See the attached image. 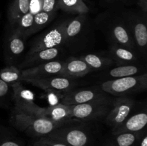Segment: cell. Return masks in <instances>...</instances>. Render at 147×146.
Listing matches in <instances>:
<instances>
[{
	"instance_id": "obj_1",
	"label": "cell",
	"mask_w": 147,
	"mask_h": 146,
	"mask_svg": "<svg viewBox=\"0 0 147 146\" xmlns=\"http://www.w3.org/2000/svg\"><path fill=\"white\" fill-rule=\"evenodd\" d=\"M96 24L111 44H119L136 51L123 11L109 10L104 11L96 19Z\"/></svg>"
},
{
	"instance_id": "obj_2",
	"label": "cell",
	"mask_w": 147,
	"mask_h": 146,
	"mask_svg": "<svg viewBox=\"0 0 147 146\" xmlns=\"http://www.w3.org/2000/svg\"><path fill=\"white\" fill-rule=\"evenodd\" d=\"M76 119L64 122H55L46 117L26 114L13 109L10 115V123L15 128L31 137L39 138L47 136L56 129L63 126L73 124Z\"/></svg>"
},
{
	"instance_id": "obj_3",
	"label": "cell",
	"mask_w": 147,
	"mask_h": 146,
	"mask_svg": "<svg viewBox=\"0 0 147 146\" xmlns=\"http://www.w3.org/2000/svg\"><path fill=\"white\" fill-rule=\"evenodd\" d=\"M102 90L116 97H128L142 92L147 89V73L139 75L106 80L100 84Z\"/></svg>"
},
{
	"instance_id": "obj_4",
	"label": "cell",
	"mask_w": 147,
	"mask_h": 146,
	"mask_svg": "<svg viewBox=\"0 0 147 146\" xmlns=\"http://www.w3.org/2000/svg\"><path fill=\"white\" fill-rule=\"evenodd\" d=\"M90 26L87 15L78 14L65 20L63 45L71 50H77L88 40Z\"/></svg>"
},
{
	"instance_id": "obj_5",
	"label": "cell",
	"mask_w": 147,
	"mask_h": 146,
	"mask_svg": "<svg viewBox=\"0 0 147 146\" xmlns=\"http://www.w3.org/2000/svg\"><path fill=\"white\" fill-rule=\"evenodd\" d=\"M123 15L127 21L133 37L136 52L141 57L146 59L147 47L146 14L142 11L123 10Z\"/></svg>"
},
{
	"instance_id": "obj_6",
	"label": "cell",
	"mask_w": 147,
	"mask_h": 146,
	"mask_svg": "<svg viewBox=\"0 0 147 146\" xmlns=\"http://www.w3.org/2000/svg\"><path fill=\"white\" fill-rule=\"evenodd\" d=\"M112 104L113 100L109 97L104 100L70 106L73 118L87 122L106 117L111 109Z\"/></svg>"
},
{
	"instance_id": "obj_7",
	"label": "cell",
	"mask_w": 147,
	"mask_h": 146,
	"mask_svg": "<svg viewBox=\"0 0 147 146\" xmlns=\"http://www.w3.org/2000/svg\"><path fill=\"white\" fill-rule=\"evenodd\" d=\"M46 137L67 146H88L90 143L88 131L82 126L74 124L59 127Z\"/></svg>"
},
{
	"instance_id": "obj_8",
	"label": "cell",
	"mask_w": 147,
	"mask_h": 146,
	"mask_svg": "<svg viewBox=\"0 0 147 146\" xmlns=\"http://www.w3.org/2000/svg\"><path fill=\"white\" fill-rule=\"evenodd\" d=\"M10 85L13 92L14 108L26 114L42 117L45 107H40L34 102V95L32 92L26 89L21 84V82L13 83Z\"/></svg>"
},
{
	"instance_id": "obj_9",
	"label": "cell",
	"mask_w": 147,
	"mask_h": 146,
	"mask_svg": "<svg viewBox=\"0 0 147 146\" xmlns=\"http://www.w3.org/2000/svg\"><path fill=\"white\" fill-rule=\"evenodd\" d=\"M108 93L102 90L100 85L70 90L63 95L61 104L65 105H74L83 104L96 100L109 98Z\"/></svg>"
},
{
	"instance_id": "obj_10",
	"label": "cell",
	"mask_w": 147,
	"mask_h": 146,
	"mask_svg": "<svg viewBox=\"0 0 147 146\" xmlns=\"http://www.w3.org/2000/svg\"><path fill=\"white\" fill-rule=\"evenodd\" d=\"M65 24V20H63L53 28L47 30L46 32L36 37L31 42L30 50L27 54H30L40 50L61 47L63 45Z\"/></svg>"
},
{
	"instance_id": "obj_11",
	"label": "cell",
	"mask_w": 147,
	"mask_h": 146,
	"mask_svg": "<svg viewBox=\"0 0 147 146\" xmlns=\"http://www.w3.org/2000/svg\"><path fill=\"white\" fill-rule=\"evenodd\" d=\"M136 101L129 97H116L113 100L112 107L105 117V123L112 129L121 124L134 108Z\"/></svg>"
},
{
	"instance_id": "obj_12",
	"label": "cell",
	"mask_w": 147,
	"mask_h": 146,
	"mask_svg": "<svg viewBox=\"0 0 147 146\" xmlns=\"http://www.w3.org/2000/svg\"><path fill=\"white\" fill-rule=\"evenodd\" d=\"M22 81L30 83L45 91L65 92L73 90L78 85L76 80L66 78L61 76H50L40 79H24Z\"/></svg>"
},
{
	"instance_id": "obj_13",
	"label": "cell",
	"mask_w": 147,
	"mask_h": 146,
	"mask_svg": "<svg viewBox=\"0 0 147 146\" xmlns=\"http://www.w3.org/2000/svg\"><path fill=\"white\" fill-rule=\"evenodd\" d=\"M24 41L21 36L12 29L7 34L4 44V56L8 65H14L23 54L25 49Z\"/></svg>"
},
{
	"instance_id": "obj_14",
	"label": "cell",
	"mask_w": 147,
	"mask_h": 146,
	"mask_svg": "<svg viewBox=\"0 0 147 146\" xmlns=\"http://www.w3.org/2000/svg\"><path fill=\"white\" fill-rule=\"evenodd\" d=\"M63 65V61L53 60L35 67L22 70V81L24 79H40L50 76H59Z\"/></svg>"
},
{
	"instance_id": "obj_15",
	"label": "cell",
	"mask_w": 147,
	"mask_h": 146,
	"mask_svg": "<svg viewBox=\"0 0 147 146\" xmlns=\"http://www.w3.org/2000/svg\"><path fill=\"white\" fill-rule=\"evenodd\" d=\"M61 50V47H57L40 50L30 54H27L24 60L17 65V67L22 70L55 60V59L59 57Z\"/></svg>"
},
{
	"instance_id": "obj_16",
	"label": "cell",
	"mask_w": 147,
	"mask_h": 146,
	"mask_svg": "<svg viewBox=\"0 0 147 146\" xmlns=\"http://www.w3.org/2000/svg\"><path fill=\"white\" fill-rule=\"evenodd\" d=\"M108 55L117 66L139 64L141 56L135 50H130L119 44H111Z\"/></svg>"
},
{
	"instance_id": "obj_17",
	"label": "cell",
	"mask_w": 147,
	"mask_h": 146,
	"mask_svg": "<svg viewBox=\"0 0 147 146\" xmlns=\"http://www.w3.org/2000/svg\"><path fill=\"white\" fill-rule=\"evenodd\" d=\"M147 114L146 111L139 112L133 115L129 116L121 124L112 129V135L126 133H137L146 129Z\"/></svg>"
},
{
	"instance_id": "obj_18",
	"label": "cell",
	"mask_w": 147,
	"mask_h": 146,
	"mask_svg": "<svg viewBox=\"0 0 147 146\" xmlns=\"http://www.w3.org/2000/svg\"><path fill=\"white\" fill-rule=\"evenodd\" d=\"M90 72H91V70L83 60L79 57H71L63 62V69L59 76L71 80H77Z\"/></svg>"
},
{
	"instance_id": "obj_19",
	"label": "cell",
	"mask_w": 147,
	"mask_h": 146,
	"mask_svg": "<svg viewBox=\"0 0 147 146\" xmlns=\"http://www.w3.org/2000/svg\"><path fill=\"white\" fill-rule=\"evenodd\" d=\"M79 58L88 66L91 72L106 70L115 64L113 60L109 55L86 54L80 56Z\"/></svg>"
},
{
	"instance_id": "obj_20",
	"label": "cell",
	"mask_w": 147,
	"mask_h": 146,
	"mask_svg": "<svg viewBox=\"0 0 147 146\" xmlns=\"http://www.w3.org/2000/svg\"><path fill=\"white\" fill-rule=\"evenodd\" d=\"M146 72L144 67L141 64L136 65H121L116 66L114 68L109 70L104 73V76L109 80L122 78L134 75H139Z\"/></svg>"
},
{
	"instance_id": "obj_21",
	"label": "cell",
	"mask_w": 147,
	"mask_h": 146,
	"mask_svg": "<svg viewBox=\"0 0 147 146\" xmlns=\"http://www.w3.org/2000/svg\"><path fill=\"white\" fill-rule=\"evenodd\" d=\"M42 117L55 122H64L74 119L72 117L70 106L65 105L61 103L45 107Z\"/></svg>"
},
{
	"instance_id": "obj_22",
	"label": "cell",
	"mask_w": 147,
	"mask_h": 146,
	"mask_svg": "<svg viewBox=\"0 0 147 146\" xmlns=\"http://www.w3.org/2000/svg\"><path fill=\"white\" fill-rule=\"evenodd\" d=\"M30 0H14L7 11V18L10 28L12 29L19 20L29 12Z\"/></svg>"
},
{
	"instance_id": "obj_23",
	"label": "cell",
	"mask_w": 147,
	"mask_h": 146,
	"mask_svg": "<svg viewBox=\"0 0 147 146\" xmlns=\"http://www.w3.org/2000/svg\"><path fill=\"white\" fill-rule=\"evenodd\" d=\"M144 130L137 133H121L112 135L106 142L104 146H134L136 144Z\"/></svg>"
},
{
	"instance_id": "obj_24",
	"label": "cell",
	"mask_w": 147,
	"mask_h": 146,
	"mask_svg": "<svg viewBox=\"0 0 147 146\" xmlns=\"http://www.w3.org/2000/svg\"><path fill=\"white\" fill-rule=\"evenodd\" d=\"M59 9L78 15L86 14L90 11L83 0H59Z\"/></svg>"
},
{
	"instance_id": "obj_25",
	"label": "cell",
	"mask_w": 147,
	"mask_h": 146,
	"mask_svg": "<svg viewBox=\"0 0 147 146\" xmlns=\"http://www.w3.org/2000/svg\"><path fill=\"white\" fill-rule=\"evenodd\" d=\"M56 12L49 13L41 11L34 15L32 25L28 34V37L43 29L55 17Z\"/></svg>"
},
{
	"instance_id": "obj_26",
	"label": "cell",
	"mask_w": 147,
	"mask_h": 146,
	"mask_svg": "<svg viewBox=\"0 0 147 146\" xmlns=\"http://www.w3.org/2000/svg\"><path fill=\"white\" fill-rule=\"evenodd\" d=\"M34 15L28 12L24 14L18 21L15 26L11 29L14 30L17 34L21 36L24 40L28 38V34L32 25Z\"/></svg>"
},
{
	"instance_id": "obj_27",
	"label": "cell",
	"mask_w": 147,
	"mask_h": 146,
	"mask_svg": "<svg viewBox=\"0 0 147 146\" xmlns=\"http://www.w3.org/2000/svg\"><path fill=\"white\" fill-rule=\"evenodd\" d=\"M0 79L9 84L21 82V70L14 65H8L0 70Z\"/></svg>"
},
{
	"instance_id": "obj_28",
	"label": "cell",
	"mask_w": 147,
	"mask_h": 146,
	"mask_svg": "<svg viewBox=\"0 0 147 146\" xmlns=\"http://www.w3.org/2000/svg\"><path fill=\"white\" fill-rule=\"evenodd\" d=\"M13 100V92L11 85L0 79V108H7Z\"/></svg>"
},
{
	"instance_id": "obj_29",
	"label": "cell",
	"mask_w": 147,
	"mask_h": 146,
	"mask_svg": "<svg viewBox=\"0 0 147 146\" xmlns=\"http://www.w3.org/2000/svg\"><path fill=\"white\" fill-rule=\"evenodd\" d=\"M31 146H67L60 142L55 141L49 137L44 136L37 138Z\"/></svg>"
},
{
	"instance_id": "obj_30",
	"label": "cell",
	"mask_w": 147,
	"mask_h": 146,
	"mask_svg": "<svg viewBox=\"0 0 147 146\" xmlns=\"http://www.w3.org/2000/svg\"><path fill=\"white\" fill-rule=\"evenodd\" d=\"M59 9V0H42V11L45 12H57Z\"/></svg>"
},
{
	"instance_id": "obj_31",
	"label": "cell",
	"mask_w": 147,
	"mask_h": 146,
	"mask_svg": "<svg viewBox=\"0 0 147 146\" xmlns=\"http://www.w3.org/2000/svg\"><path fill=\"white\" fill-rule=\"evenodd\" d=\"M0 146H24V145L22 142L13 139L9 135L0 140Z\"/></svg>"
},
{
	"instance_id": "obj_32",
	"label": "cell",
	"mask_w": 147,
	"mask_h": 146,
	"mask_svg": "<svg viewBox=\"0 0 147 146\" xmlns=\"http://www.w3.org/2000/svg\"><path fill=\"white\" fill-rule=\"evenodd\" d=\"M42 0H30L29 4V12L32 15H35L42 11Z\"/></svg>"
},
{
	"instance_id": "obj_33",
	"label": "cell",
	"mask_w": 147,
	"mask_h": 146,
	"mask_svg": "<svg viewBox=\"0 0 147 146\" xmlns=\"http://www.w3.org/2000/svg\"><path fill=\"white\" fill-rule=\"evenodd\" d=\"M136 145V146H147V135L146 129L142 132Z\"/></svg>"
},
{
	"instance_id": "obj_34",
	"label": "cell",
	"mask_w": 147,
	"mask_h": 146,
	"mask_svg": "<svg viewBox=\"0 0 147 146\" xmlns=\"http://www.w3.org/2000/svg\"><path fill=\"white\" fill-rule=\"evenodd\" d=\"M137 3L141 8V11L147 15V0H137Z\"/></svg>"
},
{
	"instance_id": "obj_35",
	"label": "cell",
	"mask_w": 147,
	"mask_h": 146,
	"mask_svg": "<svg viewBox=\"0 0 147 146\" xmlns=\"http://www.w3.org/2000/svg\"><path fill=\"white\" fill-rule=\"evenodd\" d=\"M9 135V130L7 128L2 127V126H0V140L2 139L3 137H6V136Z\"/></svg>"
},
{
	"instance_id": "obj_36",
	"label": "cell",
	"mask_w": 147,
	"mask_h": 146,
	"mask_svg": "<svg viewBox=\"0 0 147 146\" xmlns=\"http://www.w3.org/2000/svg\"><path fill=\"white\" fill-rule=\"evenodd\" d=\"M107 1H109V2H112V1H116V0H106Z\"/></svg>"
}]
</instances>
